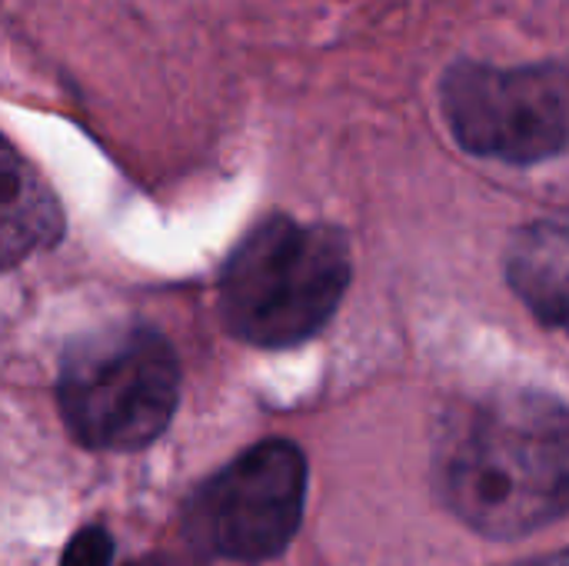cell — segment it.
<instances>
[{
	"label": "cell",
	"mask_w": 569,
	"mask_h": 566,
	"mask_svg": "<svg viewBox=\"0 0 569 566\" xmlns=\"http://www.w3.org/2000/svg\"><path fill=\"white\" fill-rule=\"evenodd\" d=\"M440 507L487 540H523L569 517V404L533 387L457 400L433 440Z\"/></svg>",
	"instance_id": "6da1fadb"
},
{
	"label": "cell",
	"mask_w": 569,
	"mask_h": 566,
	"mask_svg": "<svg viewBox=\"0 0 569 566\" xmlns=\"http://www.w3.org/2000/svg\"><path fill=\"white\" fill-rule=\"evenodd\" d=\"M350 280L343 230L270 214L240 237L220 270V317L240 344L290 350L333 320Z\"/></svg>",
	"instance_id": "7a4b0ae2"
},
{
	"label": "cell",
	"mask_w": 569,
	"mask_h": 566,
	"mask_svg": "<svg viewBox=\"0 0 569 566\" xmlns=\"http://www.w3.org/2000/svg\"><path fill=\"white\" fill-rule=\"evenodd\" d=\"M70 437L97 454H133L170 427L180 404V364L163 334L117 327L80 337L57 377Z\"/></svg>",
	"instance_id": "3957f363"
},
{
	"label": "cell",
	"mask_w": 569,
	"mask_h": 566,
	"mask_svg": "<svg viewBox=\"0 0 569 566\" xmlns=\"http://www.w3.org/2000/svg\"><path fill=\"white\" fill-rule=\"evenodd\" d=\"M460 150L507 167H537L569 150V63L453 60L437 87Z\"/></svg>",
	"instance_id": "277c9868"
},
{
	"label": "cell",
	"mask_w": 569,
	"mask_h": 566,
	"mask_svg": "<svg viewBox=\"0 0 569 566\" xmlns=\"http://www.w3.org/2000/svg\"><path fill=\"white\" fill-rule=\"evenodd\" d=\"M307 507V457L290 440H260L197 487L187 504L190 537L213 557L263 564L280 557Z\"/></svg>",
	"instance_id": "5b68a950"
},
{
	"label": "cell",
	"mask_w": 569,
	"mask_h": 566,
	"mask_svg": "<svg viewBox=\"0 0 569 566\" xmlns=\"http://www.w3.org/2000/svg\"><path fill=\"white\" fill-rule=\"evenodd\" d=\"M507 284L547 330L569 337V217L520 227L507 247Z\"/></svg>",
	"instance_id": "8992f818"
},
{
	"label": "cell",
	"mask_w": 569,
	"mask_h": 566,
	"mask_svg": "<svg viewBox=\"0 0 569 566\" xmlns=\"http://www.w3.org/2000/svg\"><path fill=\"white\" fill-rule=\"evenodd\" d=\"M63 237V207L47 177L0 133V270Z\"/></svg>",
	"instance_id": "52a82bcc"
},
{
	"label": "cell",
	"mask_w": 569,
	"mask_h": 566,
	"mask_svg": "<svg viewBox=\"0 0 569 566\" xmlns=\"http://www.w3.org/2000/svg\"><path fill=\"white\" fill-rule=\"evenodd\" d=\"M113 564V537L90 524L83 530H77L60 557V566H110Z\"/></svg>",
	"instance_id": "ba28073f"
}]
</instances>
